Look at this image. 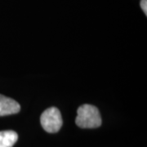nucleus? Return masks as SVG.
Masks as SVG:
<instances>
[{
	"label": "nucleus",
	"instance_id": "39448f33",
	"mask_svg": "<svg viewBox=\"0 0 147 147\" xmlns=\"http://www.w3.org/2000/svg\"><path fill=\"white\" fill-rule=\"evenodd\" d=\"M140 4H141L142 11L145 12L146 15H147V0H142Z\"/></svg>",
	"mask_w": 147,
	"mask_h": 147
},
{
	"label": "nucleus",
	"instance_id": "f03ea898",
	"mask_svg": "<svg viewBox=\"0 0 147 147\" xmlns=\"http://www.w3.org/2000/svg\"><path fill=\"white\" fill-rule=\"evenodd\" d=\"M40 123L42 128L47 132H57L63 123L60 110L56 107H50L44 110L40 117Z\"/></svg>",
	"mask_w": 147,
	"mask_h": 147
},
{
	"label": "nucleus",
	"instance_id": "f257e3e1",
	"mask_svg": "<svg viewBox=\"0 0 147 147\" xmlns=\"http://www.w3.org/2000/svg\"><path fill=\"white\" fill-rule=\"evenodd\" d=\"M75 123L81 128L98 127L101 125L100 112L94 105L84 104L78 108Z\"/></svg>",
	"mask_w": 147,
	"mask_h": 147
},
{
	"label": "nucleus",
	"instance_id": "7ed1b4c3",
	"mask_svg": "<svg viewBox=\"0 0 147 147\" xmlns=\"http://www.w3.org/2000/svg\"><path fill=\"white\" fill-rule=\"evenodd\" d=\"M20 110L21 105L17 101L0 94V116L14 115Z\"/></svg>",
	"mask_w": 147,
	"mask_h": 147
},
{
	"label": "nucleus",
	"instance_id": "20e7f679",
	"mask_svg": "<svg viewBox=\"0 0 147 147\" xmlns=\"http://www.w3.org/2000/svg\"><path fill=\"white\" fill-rule=\"evenodd\" d=\"M18 140L16 131L7 130L0 131V147H12Z\"/></svg>",
	"mask_w": 147,
	"mask_h": 147
}]
</instances>
